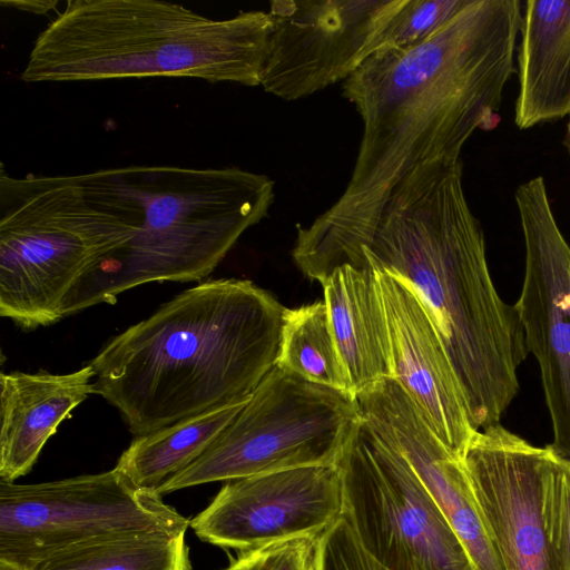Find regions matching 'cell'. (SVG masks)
Wrapping results in <instances>:
<instances>
[{
  "label": "cell",
  "mask_w": 570,
  "mask_h": 570,
  "mask_svg": "<svg viewBox=\"0 0 570 570\" xmlns=\"http://www.w3.org/2000/svg\"><path fill=\"white\" fill-rule=\"evenodd\" d=\"M520 22L518 0H472L428 40L376 49L343 81L363 135L343 194L297 227L292 255L305 276L322 283L350 262L406 174L460 160L476 129L497 127Z\"/></svg>",
  "instance_id": "obj_1"
},
{
  "label": "cell",
  "mask_w": 570,
  "mask_h": 570,
  "mask_svg": "<svg viewBox=\"0 0 570 570\" xmlns=\"http://www.w3.org/2000/svg\"><path fill=\"white\" fill-rule=\"evenodd\" d=\"M462 174L461 159L406 174L347 265L385 271L412 288L450 357L470 421L482 430L500 423L519 393L529 352L517 307L493 284Z\"/></svg>",
  "instance_id": "obj_2"
},
{
  "label": "cell",
  "mask_w": 570,
  "mask_h": 570,
  "mask_svg": "<svg viewBox=\"0 0 570 570\" xmlns=\"http://www.w3.org/2000/svg\"><path fill=\"white\" fill-rule=\"evenodd\" d=\"M284 311L250 281L202 282L108 341L96 394L136 436L244 403L275 365Z\"/></svg>",
  "instance_id": "obj_3"
},
{
  "label": "cell",
  "mask_w": 570,
  "mask_h": 570,
  "mask_svg": "<svg viewBox=\"0 0 570 570\" xmlns=\"http://www.w3.org/2000/svg\"><path fill=\"white\" fill-rule=\"evenodd\" d=\"M99 176L134 230L69 292L63 316L112 304L146 283L205 278L267 216L275 197L272 178L236 167L127 166Z\"/></svg>",
  "instance_id": "obj_4"
},
{
  "label": "cell",
  "mask_w": 570,
  "mask_h": 570,
  "mask_svg": "<svg viewBox=\"0 0 570 570\" xmlns=\"http://www.w3.org/2000/svg\"><path fill=\"white\" fill-rule=\"evenodd\" d=\"M268 12L212 19L158 0H69L40 32L24 82L146 77L261 86Z\"/></svg>",
  "instance_id": "obj_5"
},
{
  "label": "cell",
  "mask_w": 570,
  "mask_h": 570,
  "mask_svg": "<svg viewBox=\"0 0 570 570\" xmlns=\"http://www.w3.org/2000/svg\"><path fill=\"white\" fill-rule=\"evenodd\" d=\"M134 225L80 175L0 169V315L22 330L63 318L75 285L131 237Z\"/></svg>",
  "instance_id": "obj_6"
},
{
  "label": "cell",
  "mask_w": 570,
  "mask_h": 570,
  "mask_svg": "<svg viewBox=\"0 0 570 570\" xmlns=\"http://www.w3.org/2000/svg\"><path fill=\"white\" fill-rule=\"evenodd\" d=\"M356 399L277 366L216 441L163 482L160 495L308 465H337L360 422Z\"/></svg>",
  "instance_id": "obj_7"
},
{
  "label": "cell",
  "mask_w": 570,
  "mask_h": 570,
  "mask_svg": "<svg viewBox=\"0 0 570 570\" xmlns=\"http://www.w3.org/2000/svg\"><path fill=\"white\" fill-rule=\"evenodd\" d=\"M188 527L157 491L136 487L115 468L35 484L0 480V558L27 569L95 541Z\"/></svg>",
  "instance_id": "obj_8"
},
{
  "label": "cell",
  "mask_w": 570,
  "mask_h": 570,
  "mask_svg": "<svg viewBox=\"0 0 570 570\" xmlns=\"http://www.w3.org/2000/svg\"><path fill=\"white\" fill-rule=\"evenodd\" d=\"M344 517L391 570H472L461 541L404 458L360 420L337 463Z\"/></svg>",
  "instance_id": "obj_9"
},
{
  "label": "cell",
  "mask_w": 570,
  "mask_h": 570,
  "mask_svg": "<svg viewBox=\"0 0 570 570\" xmlns=\"http://www.w3.org/2000/svg\"><path fill=\"white\" fill-rule=\"evenodd\" d=\"M407 0H273L261 86L284 100L347 79Z\"/></svg>",
  "instance_id": "obj_10"
},
{
  "label": "cell",
  "mask_w": 570,
  "mask_h": 570,
  "mask_svg": "<svg viewBox=\"0 0 570 570\" xmlns=\"http://www.w3.org/2000/svg\"><path fill=\"white\" fill-rule=\"evenodd\" d=\"M525 247L518 309L528 352L538 361L553 439L570 463V245L554 218L542 177L515 191Z\"/></svg>",
  "instance_id": "obj_11"
},
{
  "label": "cell",
  "mask_w": 570,
  "mask_h": 570,
  "mask_svg": "<svg viewBox=\"0 0 570 570\" xmlns=\"http://www.w3.org/2000/svg\"><path fill=\"white\" fill-rule=\"evenodd\" d=\"M344 513L337 465H308L227 481L191 521L207 543L239 552L320 537Z\"/></svg>",
  "instance_id": "obj_12"
},
{
  "label": "cell",
  "mask_w": 570,
  "mask_h": 570,
  "mask_svg": "<svg viewBox=\"0 0 570 570\" xmlns=\"http://www.w3.org/2000/svg\"><path fill=\"white\" fill-rule=\"evenodd\" d=\"M463 462L504 570H562L546 519L551 451L500 423L476 431Z\"/></svg>",
  "instance_id": "obj_13"
},
{
  "label": "cell",
  "mask_w": 570,
  "mask_h": 570,
  "mask_svg": "<svg viewBox=\"0 0 570 570\" xmlns=\"http://www.w3.org/2000/svg\"><path fill=\"white\" fill-rule=\"evenodd\" d=\"M355 399L362 423L409 463L461 541L472 570H504L463 458L436 436L400 383L382 379Z\"/></svg>",
  "instance_id": "obj_14"
},
{
  "label": "cell",
  "mask_w": 570,
  "mask_h": 570,
  "mask_svg": "<svg viewBox=\"0 0 570 570\" xmlns=\"http://www.w3.org/2000/svg\"><path fill=\"white\" fill-rule=\"evenodd\" d=\"M374 272L387 323L392 377L410 395L436 436L463 458L478 430L470 421L435 325L404 281L385 271Z\"/></svg>",
  "instance_id": "obj_15"
},
{
  "label": "cell",
  "mask_w": 570,
  "mask_h": 570,
  "mask_svg": "<svg viewBox=\"0 0 570 570\" xmlns=\"http://www.w3.org/2000/svg\"><path fill=\"white\" fill-rule=\"evenodd\" d=\"M95 376L90 364L67 374H1L0 480L14 482L32 469L60 423L96 394Z\"/></svg>",
  "instance_id": "obj_16"
},
{
  "label": "cell",
  "mask_w": 570,
  "mask_h": 570,
  "mask_svg": "<svg viewBox=\"0 0 570 570\" xmlns=\"http://www.w3.org/2000/svg\"><path fill=\"white\" fill-rule=\"evenodd\" d=\"M514 122L528 129L570 114V0H529L520 22Z\"/></svg>",
  "instance_id": "obj_17"
},
{
  "label": "cell",
  "mask_w": 570,
  "mask_h": 570,
  "mask_svg": "<svg viewBox=\"0 0 570 570\" xmlns=\"http://www.w3.org/2000/svg\"><path fill=\"white\" fill-rule=\"evenodd\" d=\"M333 334L355 391L392 377L390 337L376 274L348 265L322 283Z\"/></svg>",
  "instance_id": "obj_18"
},
{
  "label": "cell",
  "mask_w": 570,
  "mask_h": 570,
  "mask_svg": "<svg viewBox=\"0 0 570 570\" xmlns=\"http://www.w3.org/2000/svg\"><path fill=\"white\" fill-rule=\"evenodd\" d=\"M246 402L214 409L136 436L115 469L136 487L156 491L163 482L198 459Z\"/></svg>",
  "instance_id": "obj_19"
},
{
  "label": "cell",
  "mask_w": 570,
  "mask_h": 570,
  "mask_svg": "<svg viewBox=\"0 0 570 570\" xmlns=\"http://www.w3.org/2000/svg\"><path fill=\"white\" fill-rule=\"evenodd\" d=\"M275 366L355 397L324 301L285 308Z\"/></svg>",
  "instance_id": "obj_20"
},
{
  "label": "cell",
  "mask_w": 570,
  "mask_h": 570,
  "mask_svg": "<svg viewBox=\"0 0 570 570\" xmlns=\"http://www.w3.org/2000/svg\"><path fill=\"white\" fill-rule=\"evenodd\" d=\"M186 532L117 537L56 553L30 570H191Z\"/></svg>",
  "instance_id": "obj_21"
},
{
  "label": "cell",
  "mask_w": 570,
  "mask_h": 570,
  "mask_svg": "<svg viewBox=\"0 0 570 570\" xmlns=\"http://www.w3.org/2000/svg\"><path fill=\"white\" fill-rule=\"evenodd\" d=\"M472 0H407L383 33L380 48L407 49L428 40Z\"/></svg>",
  "instance_id": "obj_22"
},
{
  "label": "cell",
  "mask_w": 570,
  "mask_h": 570,
  "mask_svg": "<svg viewBox=\"0 0 570 570\" xmlns=\"http://www.w3.org/2000/svg\"><path fill=\"white\" fill-rule=\"evenodd\" d=\"M321 537H298L242 551L224 570H315Z\"/></svg>",
  "instance_id": "obj_23"
},
{
  "label": "cell",
  "mask_w": 570,
  "mask_h": 570,
  "mask_svg": "<svg viewBox=\"0 0 570 570\" xmlns=\"http://www.w3.org/2000/svg\"><path fill=\"white\" fill-rule=\"evenodd\" d=\"M544 509L553 550L562 570H570V463L552 452L546 478Z\"/></svg>",
  "instance_id": "obj_24"
},
{
  "label": "cell",
  "mask_w": 570,
  "mask_h": 570,
  "mask_svg": "<svg viewBox=\"0 0 570 570\" xmlns=\"http://www.w3.org/2000/svg\"><path fill=\"white\" fill-rule=\"evenodd\" d=\"M322 570H391L363 544L344 514L321 537Z\"/></svg>",
  "instance_id": "obj_25"
},
{
  "label": "cell",
  "mask_w": 570,
  "mask_h": 570,
  "mask_svg": "<svg viewBox=\"0 0 570 570\" xmlns=\"http://www.w3.org/2000/svg\"><path fill=\"white\" fill-rule=\"evenodd\" d=\"M58 1L56 0H2L1 6L11 7L16 10L30 12L35 14H43L56 8Z\"/></svg>",
  "instance_id": "obj_26"
},
{
  "label": "cell",
  "mask_w": 570,
  "mask_h": 570,
  "mask_svg": "<svg viewBox=\"0 0 570 570\" xmlns=\"http://www.w3.org/2000/svg\"><path fill=\"white\" fill-rule=\"evenodd\" d=\"M0 570H30L20 564L0 558Z\"/></svg>",
  "instance_id": "obj_27"
},
{
  "label": "cell",
  "mask_w": 570,
  "mask_h": 570,
  "mask_svg": "<svg viewBox=\"0 0 570 570\" xmlns=\"http://www.w3.org/2000/svg\"><path fill=\"white\" fill-rule=\"evenodd\" d=\"M567 144H568L569 153H570V119H569V122L567 126Z\"/></svg>",
  "instance_id": "obj_28"
},
{
  "label": "cell",
  "mask_w": 570,
  "mask_h": 570,
  "mask_svg": "<svg viewBox=\"0 0 570 570\" xmlns=\"http://www.w3.org/2000/svg\"><path fill=\"white\" fill-rule=\"evenodd\" d=\"M315 570H322L321 569V558H320L318 564L316 566Z\"/></svg>",
  "instance_id": "obj_29"
}]
</instances>
